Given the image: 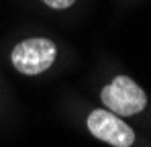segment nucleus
<instances>
[{"instance_id": "obj_1", "label": "nucleus", "mask_w": 151, "mask_h": 147, "mask_svg": "<svg viewBox=\"0 0 151 147\" xmlns=\"http://www.w3.org/2000/svg\"><path fill=\"white\" fill-rule=\"evenodd\" d=\"M100 98L104 106L116 117H133L147 106V96L143 88L129 76H116L108 86L102 88Z\"/></svg>"}, {"instance_id": "obj_3", "label": "nucleus", "mask_w": 151, "mask_h": 147, "mask_svg": "<svg viewBox=\"0 0 151 147\" xmlns=\"http://www.w3.org/2000/svg\"><path fill=\"white\" fill-rule=\"evenodd\" d=\"M90 133L112 147H131L135 141L133 129L110 110H92L88 117Z\"/></svg>"}, {"instance_id": "obj_2", "label": "nucleus", "mask_w": 151, "mask_h": 147, "mask_svg": "<svg viewBox=\"0 0 151 147\" xmlns=\"http://www.w3.org/2000/svg\"><path fill=\"white\" fill-rule=\"evenodd\" d=\"M57 47L55 43L43 37H33L21 41L10 53L12 66L25 76H37L49 70L51 63L55 61Z\"/></svg>"}, {"instance_id": "obj_4", "label": "nucleus", "mask_w": 151, "mask_h": 147, "mask_svg": "<svg viewBox=\"0 0 151 147\" xmlns=\"http://www.w3.org/2000/svg\"><path fill=\"white\" fill-rule=\"evenodd\" d=\"M49 8H55V10H63V8H70L76 0H43Z\"/></svg>"}]
</instances>
